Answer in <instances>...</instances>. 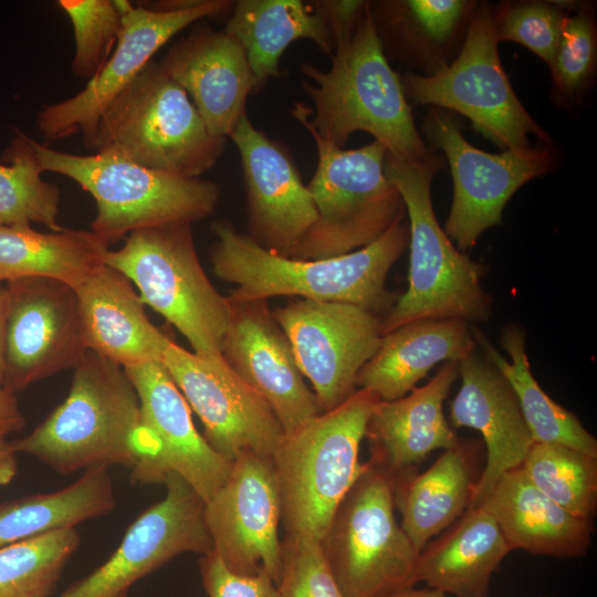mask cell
<instances>
[{"label":"cell","mask_w":597,"mask_h":597,"mask_svg":"<svg viewBox=\"0 0 597 597\" xmlns=\"http://www.w3.org/2000/svg\"><path fill=\"white\" fill-rule=\"evenodd\" d=\"M331 67L300 65L302 86L314 108L295 103L290 114L310 133L343 148L355 132H366L387 154L426 161L428 148L417 129L400 75L392 70L377 36L369 7L353 36L338 44Z\"/></svg>","instance_id":"cell-1"},{"label":"cell","mask_w":597,"mask_h":597,"mask_svg":"<svg viewBox=\"0 0 597 597\" xmlns=\"http://www.w3.org/2000/svg\"><path fill=\"white\" fill-rule=\"evenodd\" d=\"M213 273L234 289L232 303L290 296L357 305L387 314L397 296L387 290L391 266L409 244L405 219L354 252L322 260H298L271 252L226 220L211 224Z\"/></svg>","instance_id":"cell-2"},{"label":"cell","mask_w":597,"mask_h":597,"mask_svg":"<svg viewBox=\"0 0 597 597\" xmlns=\"http://www.w3.org/2000/svg\"><path fill=\"white\" fill-rule=\"evenodd\" d=\"M73 369L63 402L12 449L64 475L115 464L134 472L149 460L150 442L125 369L92 350Z\"/></svg>","instance_id":"cell-3"},{"label":"cell","mask_w":597,"mask_h":597,"mask_svg":"<svg viewBox=\"0 0 597 597\" xmlns=\"http://www.w3.org/2000/svg\"><path fill=\"white\" fill-rule=\"evenodd\" d=\"M437 153L422 163L386 154L384 170L408 214V287L381 318V333L421 320L458 318L481 323L492 316V298L481 284L485 266L458 250L440 227L431 185L442 168Z\"/></svg>","instance_id":"cell-4"},{"label":"cell","mask_w":597,"mask_h":597,"mask_svg":"<svg viewBox=\"0 0 597 597\" xmlns=\"http://www.w3.org/2000/svg\"><path fill=\"white\" fill-rule=\"evenodd\" d=\"M43 171L74 180L96 202L93 232L107 247L134 231L211 216L220 200L218 184L165 174L109 151L75 155L32 139Z\"/></svg>","instance_id":"cell-5"},{"label":"cell","mask_w":597,"mask_h":597,"mask_svg":"<svg viewBox=\"0 0 597 597\" xmlns=\"http://www.w3.org/2000/svg\"><path fill=\"white\" fill-rule=\"evenodd\" d=\"M379 400L358 388L338 407L284 433L272 461L285 534L322 540L363 469L359 448Z\"/></svg>","instance_id":"cell-6"},{"label":"cell","mask_w":597,"mask_h":597,"mask_svg":"<svg viewBox=\"0 0 597 597\" xmlns=\"http://www.w3.org/2000/svg\"><path fill=\"white\" fill-rule=\"evenodd\" d=\"M186 91L150 61L100 116L94 149L146 168L199 178L223 153Z\"/></svg>","instance_id":"cell-7"},{"label":"cell","mask_w":597,"mask_h":597,"mask_svg":"<svg viewBox=\"0 0 597 597\" xmlns=\"http://www.w3.org/2000/svg\"><path fill=\"white\" fill-rule=\"evenodd\" d=\"M103 261L122 272L138 289L143 303L175 326L196 354L222 356L231 303L208 279L191 224L134 231L118 250L107 249Z\"/></svg>","instance_id":"cell-8"},{"label":"cell","mask_w":597,"mask_h":597,"mask_svg":"<svg viewBox=\"0 0 597 597\" xmlns=\"http://www.w3.org/2000/svg\"><path fill=\"white\" fill-rule=\"evenodd\" d=\"M317 166L307 185L317 218L289 258L322 260L367 247L406 217L397 188L384 170L378 142L355 149L311 135Z\"/></svg>","instance_id":"cell-9"},{"label":"cell","mask_w":597,"mask_h":597,"mask_svg":"<svg viewBox=\"0 0 597 597\" xmlns=\"http://www.w3.org/2000/svg\"><path fill=\"white\" fill-rule=\"evenodd\" d=\"M394 483L364 462L320 541L344 597H390L416 586L419 553L396 521Z\"/></svg>","instance_id":"cell-10"},{"label":"cell","mask_w":597,"mask_h":597,"mask_svg":"<svg viewBox=\"0 0 597 597\" xmlns=\"http://www.w3.org/2000/svg\"><path fill=\"white\" fill-rule=\"evenodd\" d=\"M493 4L479 2L458 56L431 76L400 75L405 95L416 105H431L468 117L472 127L503 150L531 148L528 135L549 145L548 134L516 96L501 64Z\"/></svg>","instance_id":"cell-11"},{"label":"cell","mask_w":597,"mask_h":597,"mask_svg":"<svg viewBox=\"0 0 597 597\" xmlns=\"http://www.w3.org/2000/svg\"><path fill=\"white\" fill-rule=\"evenodd\" d=\"M228 0H172L133 4L118 0L122 29L116 46L96 76L81 92L62 102L45 105L36 116L45 142L81 133L94 149L96 127L103 111L151 61L155 53L192 22L232 9Z\"/></svg>","instance_id":"cell-12"},{"label":"cell","mask_w":597,"mask_h":597,"mask_svg":"<svg viewBox=\"0 0 597 597\" xmlns=\"http://www.w3.org/2000/svg\"><path fill=\"white\" fill-rule=\"evenodd\" d=\"M421 133L450 165L453 197L443 231L461 252L474 247L485 230L502 224L506 203L523 185L556 169L549 145L500 154L474 147L463 136L460 122L439 107L429 108Z\"/></svg>","instance_id":"cell-13"},{"label":"cell","mask_w":597,"mask_h":597,"mask_svg":"<svg viewBox=\"0 0 597 597\" xmlns=\"http://www.w3.org/2000/svg\"><path fill=\"white\" fill-rule=\"evenodd\" d=\"M322 412L358 388L360 369L378 350L381 317L357 305L293 298L273 311Z\"/></svg>","instance_id":"cell-14"},{"label":"cell","mask_w":597,"mask_h":597,"mask_svg":"<svg viewBox=\"0 0 597 597\" xmlns=\"http://www.w3.org/2000/svg\"><path fill=\"white\" fill-rule=\"evenodd\" d=\"M161 363L216 452L231 462L245 452L274 454L284 436L280 421L222 356L199 355L169 339Z\"/></svg>","instance_id":"cell-15"},{"label":"cell","mask_w":597,"mask_h":597,"mask_svg":"<svg viewBox=\"0 0 597 597\" xmlns=\"http://www.w3.org/2000/svg\"><path fill=\"white\" fill-rule=\"evenodd\" d=\"M6 291L2 387L15 394L74 368L87 350L74 287L27 277L8 282Z\"/></svg>","instance_id":"cell-16"},{"label":"cell","mask_w":597,"mask_h":597,"mask_svg":"<svg viewBox=\"0 0 597 597\" xmlns=\"http://www.w3.org/2000/svg\"><path fill=\"white\" fill-rule=\"evenodd\" d=\"M203 516L212 552L228 569L239 575L264 572L277 583L282 514L272 457H237L224 483L205 501Z\"/></svg>","instance_id":"cell-17"},{"label":"cell","mask_w":597,"mask_h":597,"mask_svg":"<svg viewBox=\"0 0 597 597\" xmlns=\"http://www.w3.org/2000/svg\"><path fill=\"white\" fill-rule=\"evenodd\" d=\"M163 484L165 498L138 515L108 559L59 597H126L137 580L176 556L213 551L202 498L176 474Z\"/></svg>","instance_id":"cell-18"},{"label":"cell","mask_w":597,"mask_h":597,"mask_svg":"<svg viewBox=\"0 0 597 597\" xmlns=\"http://www.w3.org/2000/svg\"><path fill=\"white\" fill-rule=\"evenodd\" d=\"M124 369L138 396L142 422L150 442V458L130 473L132 481L163 484L172 473L207 501L227 480L232 462L199 433L188 402L161 362Z\"/></svg>","instance_id":"cell-19"},{"label":"cell","mask_w":597,"mask_h":597,"mask_svg":"<svg viewBox=\"0 0 597 597\" xmlns=\"http://www.w3.org/2000/svg\"><path fill=\"white\" fill-rule=\"evenodd\" d=\"M242 166L247 235L262 248L290 256L317 218L312 196L287 151L243 114L228 136Z\"/></svg>","instance_id":"cell-20"},{"label":"cell","mask_w":597,"mask_h":597,"mask_svg":"<svg viewBox=\"0 0 597 597\" xmlns=\"http://www.w3.org/2000/svg\"><path fill=\"white\" fill-rule=\"evenodd\" d=\"M231 303L221 355L270 406L284 433L320 415L293 348L266 300Z\"/></svg>","instance_id":"cell-21"},{"label":"cell","mask_w":597,"mask_h":597,"mask_svg":"<svg viewBox=\"0 0 597 597\" xmlns=\"http://www.w3.org/2000/svg\"><path fill=\"white\" fill-rule=\"evenodd\" d=\"M159 63L186 91L209 132L227 139L256 91L241 44L223 29L200 27L177 41Z\"/></svg>","instance_id":"cell-22"},{"label":"cell","mask_w":597,"mask_h":597,"mask_svg":"<svg viewBox=\"0 0 597 597\" xmlns=\"http://www.w3.org/2000/svg\"><path fill=\"white\" fill-rule=\"evenodd\" d=\"M475 350L458 363L461 386L450 405L451 427L476 430L486 447L469 509L480 505L503 473L521 467L534 443L512 387Z\"/></svg>","instance_id":"cell-23"},{"label":"cell","mask_w":597,"mask_h":597,"mask_svg":"<svg viewBox=\"0 0 597 597\" xmlns=\"http://www.w3.org/2000/svg\"><path fill=\"white\" fill-rule=\"evenodd\" d=\"M458 378V362H444L422 387L406 396L375 405L365 437L369 460L394 480L417 471L438 449H452L460 439L443 413V401Z\"/></svg>","instance_id":"cell-24"},{"label":"cell","mask_w":597,"mask_h":597,"mask_svg":"<svg viewBox=\"0 0 597 597\" xmlns=\"http://www.w3.org/2000/svg\"><path fill=\"white\" fill-rule=\"evenodd\" d=\"M479 1H368L373 23L387 60L431 76L458 56Z\"/></svg>","instance_id":"cell-25"},{"label":"cell","mask_w":597,"mask_h":597,"mask_svg":"<svg viewBox=\"0 0 597 597\" xmlns=\"http://www.w3.org/2000/svg\"><path fill=\"white\" fill-rule=\"evenodd\" d=\"M74 290L87 350L123 368L161 362L169 338L149 321L122 272L103 264Z\"/></svg>","instance_id":"cell-26"},{"label":"cell","mask_w":597,"mask_h":597,"mask_svg":"<svg viewBox=\"0 0 597 597\" xmlns=\"http://www.w3.org/2000/svg\"><path fill=\"white\" fill-rule=\"evenodd\" d=\"M478 506L495 519L512 551L580 558L591 546L594 522L569 513L547 498L521 467L503 473Z\"/></svg>","instance_id":"cell-27"},{"label":"cell","mask_w":597,"mask_h":597,"mask_svg":"<svg viewBox=\"0 0 597 597\" xmlns=\"http://www.w3.org/2000/svg\"><path fill=\"white\" fill-rule=\"evenodd\" d=\"M476 349L470 323L458 318L421 320L383 335L360 369L356 386L380 400L401 398L440 362H461Z\"/></svg>","instance_id":"cell-28"},{"label":"cell","mask_w":597,"mask_h":597,"mask_svg":"<svg viewBox=\"0 0 597 597\" xmlns=\"http://www.w3.org/2000/svg\"><path fill=\"white\" fill-rule=\"evenodd\" d=\"M511 551L485 509H468L418 554L415 580L453 597H488L491 577Z\"/></svg>","instance_id":"cell-29"},{"label":"cell","mask_w":597,"mask_h":597,"mask_svg":"<svg viewBox=\"0 0 597 597\" xmlns=\"http://www.w3.org/2000/svg\"><path fill=\"white\" fill-rule=\"evenodd\" d=\"M223 30L243 48L256 80V91L280 75L290 44L310 40L329 57L335 50L328 18L320 1L238 0Z\"/></svg>","instance_id":"cell-30"},{"label":"cell","mask_w":597,"mask_h":597,"mask_svg":"<svg viewBox=\"0 0 597 597\" xmlns=\"http://www.w3.org/2000/svg\"><path fill=\"white\" fill-rule=\"evenodd\" d=\"M473 457L471 443L460 440L423 473L413 471L395 479L400 526L418 553L469 509L478 480Z\"/></svg>","instance_id":"cell-31"},{"label":"cell","mask_w":597,"mask_h":597,"mask_svg":"<svg viewBox=\"0 0 597 597\" xmlns=\"http://www.w3.org/2000/svg\"><path fill=\"white\" fill-rule=\"evenodd\" d=\"M107 249L91 231L40 232L30 224H0V282L48 277L76 289L104 264Z\"/></svg>","instance_id":"cell-32"},{"label":"cell","mask_w":597,"mask_h":597,"mask_svg":"<svg viewBox=\"0 0 597 597\" xmlns=\"http://www.w3.org/2000/svg\"><path fill=\"white\" fill-rule=\"evenodd\" d=\"M476 347L512 387L534 442L558 443L597 458V439L577 416L555 402L534 378L525 352V333L507 325L500 338L510 356L505 359L476 327H472Z\"/></svg>","instance_id":"cell-33"},{"label":"cell","mask_w":597,"mask_h":597,"mask_svg":"<svg viewBox=\"0 0 597 597\" xmlns=\"http://www.w3.org/2000/svg\"><path fill=\"white\" fill-rule=\"evenodd\" d=\"M115 505L108 468H90L59 491L1 503L0 548L54 530L75 527L111 513Z\"/></svg>","instance_id":"cell-34"},{"label":"cell","mask_w":597,"mask_h":597,"mask_svg":"<svg viewBox=\"0 0 597 597\" xmlns=\"http://www.w3.org/2000/svg\"><path fill=\"white\" fill-rule=\"evenodd\" d=\"M0 164V224L42 223L51 231L64 229L59 222L60 189L45 181L32 138L17 130Z\"/></svg>","instance_id":"cell-35"},{"label":"cell","mask_w":597,"mask_h":597,"mask_svg":"<svg viewBox=\"0 0 597 597\" xmlns=\"http://www.w3.org/2000/svg\"><path fill=\"white\" fill-rule=\"evenodd\" d=\"M521 469L547 498L569 513L594 521L597 458L558 443L534 442Z\"/></svg>","instance_id":"cell-36"},{"label":"cell","mask_w":597,"mask_h":597,"mask_svg":"<svg viewBox=\"0 0 597 597\" xmlns=\"http://www.w3.org/2000/svg\"><path fill=\"white\" fill-rule=\"evenodd\" d=\"M80 542L66 527L0 548V597H50Z\"/></svg>","instance_id":"cell-37"},{"label":"cell","mask_w":597,"mask_h":597,"mask_svg":"<svg viewBox=\"0 0 597 597\" xmlns=\"http://www.w3.org/2000/svg\"><path fill=\"white\" fill-rule=\"evenodd\" d=\"M593 4L567 14L552 65V95L564 107L578 106L593 84L597 32Z\"/></svg>","instance_id":"cell-38"},{"label":"cell","mask_w":597,"mask_h":597,"mask_svg":"<svg viewBox=\"0 0 597 597\" xmlns=\"http://www.w3.org/2000/svg\"><path fill=\"white\" fill-rule=\"evenodd\" d=\"M57 4L73 28L72 71L88 82L105 65L118 41L123 18L118 0H60Z\"/></svg>","instance_id":"cell-39"},{"label":"cell","mask_w":597,"mask_h":597,"mask_svg":"<svg viewBox=\"0 0 597 597\" xmlns=\"http://www.w3.org/2000/svg\"><path fill=\"white\" fill-rule=\"evenodd\" d=\"M568 12L554 1L519 0L493 4L498 42L519 43L548 67L557 51Z\"/></svg>","instance_id":"cell-40"},{"label":"cell","mask_w":597,"mask_h":597,"mask_svg":"<svg viewBox=\"0 0 597 597\" xmlns=\"http://www.w3.org/2000/svg\"><path fill=\"white\" fill-rule=\"evenodd\" d=\"M276 587L280 597H344L320 542L303 534H285Z\"/></svg>","instance_id":"cell-41"},{"label":"cell","mask_w":597,"mask_h":597,"mask_svg":"<svg viewBox=\"0 0 597 597\" xmlns=\"http://www.w3.org/2000/svg\"><path fill=\"white\" fill-rule=\"evenodd\" d=\"M199 572L208 597H280L276 584L268 574H235L213 552L201 555Z\"/></svg>","instance_id":"cell-42"},{"label":"cell","mask_w":597,"mask_h":597,"mask_svg":"<svg viewBox=\"0 0 597 597\" xmlns=\"http://www.w3.org/2000/svg\"><path fill=\"white\" fill-rule=\"evenodd\" d=\"M24 426L25 418L15 394L0 386V439L20 431Z\"/></svg>","instance_id":"cell-43"},{"label":"cell","mask_w":597,"mask_h":597,"mask_svg":"<svg viewBox=\"0 0 597 597\" xmlns=\"http://www.w3.org/2000/svg\"><path fill=\"white\" fill-rule=\"evenodd\" d=\"M18 472L17 453L6 438L0 439V485L10 483Z\"/></svg>","instance_id":"cell-44"},{"label":"cell","mask_w":597,"mask_h":597,"mask_svg":"<svg viewBox=\"0 0 597 597\" xmlns=\"http://www.w3.org/2000/svg\"><path fill=\"white\" fill-rule=\"evenodd\" d=\"M6 286L0 285V386L2 387L4 375V325H6Z\"/></svg>","instance_id":"cell-45"},{"label":"cell","mask_w":597,"mask_h":597,"mask_svg":"<svg viewBox=\"0 0 597 597\" xmlns=\"http://www.w3.org/2000/svg\"><path fill=\"white\" fill-rule=\"evenodd\" d=\"M390 597H449L447 594L432 588H416V586L404 589ZM537 597H553L548 595H540Z\"/></svg>","instance_id":"cell-46"},{"label":"cell","mask_w":597,"mask_h":597,"mask_svg":"<svg viewBox=\"0 0 597 597\" xmlns=\"http://www.w3.org/2000/svg\"><path fill=\"white\" fill-rule=\"evenodd\" d=\"M126 597H128V596H126Z\"/></svg>","instance_id":"cell-47"}]
</instances>
